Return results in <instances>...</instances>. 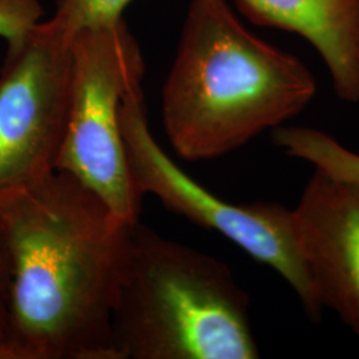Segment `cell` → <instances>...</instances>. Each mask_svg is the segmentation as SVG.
I'll return each mask as SVG.
<instances>
[{"label": "cell", "instance_id": "7c38bea8", "mask_svg": "<svg viewBox=\"0 0 359 359\" xmlns=\"http://www.w3.org/2000/svg\"><path fill=\"white\" fill-rule=\"evenodd\" d=\"M8 292H10V258L0 236V359H6Z\"/></svg>", "mask_w": 359, "mask_h": 359}, {"label": "cell", "instance_id": "30bf717a", "mask_svg": "<svg viewBox=\"0 0 359 359\" xmlns=\"http://www.w3.org/2000/svg\"><path fill=\"white\" fill-rule=\"evenodd\" d=\"M132 0H57L55 16L77 34L83 28L112 26L123 20Z\"/></svg>", "mask_w": 359, "mask_h": 359}, {"label": "cell", "instance_id": "277c9868", "mask_svg": "<svg viewBox=\"0 0 359 359\" xmlns=\"http://www.w3.org/2000/svg\"><path fill=\"white\" fill-rule=\"evenodd\" d=\"M72 102L57 170L96 193L116 217L139 221L142 194L129 168L120 105L142 84L145 65L127 23L77 31L72 41Z\"/></svg>", "mask_w": 359, "mask_h": 359}, {"label": "cell", "instance_id": "8992f818", "mask_svg": "<svg viewBox=\"0 0 359 359\" xmlns=\"http://www.w3.org/2000/svg\"><path fill=\"white\" fill-rule=\"evenodd\" d=\"M75 35L53 15L8 43L0 72V196L57 170L71 114Z\"/></svg>", "mask_w": 359, "mask_h": 359}, {"label": "cell", "instance_id": "7a4b0ae2", "mask_svg": "<svg viewBox=\"0 0 359 359\" xmlns=\"http://www.w3.org/2000/svg\"><path fill=\"white\" fill-rule=\"evenodd\" d=\"M317 83L299 57L252 34L226 0H192L163 90V123L181 158L204 161L299 115Z\"/></svg>", "mask_w": 359, "mask_h": 359}, {"label": "cell", "instance_id": "5b68a950", "mask_svg": "<svg viewBox=\"0 0 359 359\" xmlns=\"http://www.w3.org/2000/svg\"><path fill=\"white\" fill-rule=\"evenodd\" d=\"M120 127L129 168L142 196L154 194L172 212L217 231L276 270L290 285L309 318L321 320L323 306L299 248L293 209L266 201L231 204L189 177L154 140L142 84L126 93Z\"/></svg>", "mask_w": 359, "mask_h": 359}, {"label": "cell", "instance_id": "9c48e42d", "mask_svg": "<svg viewBox=\"0 0 359 359\" xmlns=\"http://www.w3.org/2000/svg\"><path fill=\"white\" fill-rule=\"evenodd\" d=\"M273 142L287 154L311 161L316 169L359 188V156L350 154L330 136L305 127L273 129Z\"/></svg>", "mask_w": 359, "mask_h": 359}, {"label": "cell", "instance_id": "ba28073f", "mask_svg": "<svg viewBox=\"0 0 359 359\" xmlns=\"http://www.w3.org/2000/svg\"><path fill=\"white\" fill-rule=\"evenodd\" d=\"M253 25L305 39L320 53L335 95L359 103V0H234Z\"/></svg>", "mask_w": 359, "mask_h": 359}, {"label": "cell", "instance_id": "52a82bcc", "mask_svg": "<svg viewBox=\"0 0 359 359\" xmlns=\"http://www.w3.org/2000/svg\"><path fill=\"white\" fill-rule=\"evenodd\" d=\"M293 213L322 306L359 337V188L316 169Z\"/></svg>", "mask_w": 359, "mask_h": 359}, {"label": "cell", "instance_id": "3957f363", "mask_svg": "<svg viewBox=\"0 0 359 359\" xmlns=\"http://www.w3.org/2000/svg\"><path fill=\"white\" fill-rule=\"evenodd\" d=\"M115 359H256L249 297L215 257L129 225L112 311Z\"/></svg>", "mask_w": 359, "mask_h": 359}, {"label": "cell", "instance_id": "8fae6325", "mask_svg": "<svg viewBox=\"0 0 359 359\" xmlns=\"http://www.w3.org/2000/svg\"><path fill=\"white\" fill-rule=\"evenodd\" d=\"M43 15L39 0H0V36L8 43L23 38Z\"/></svg>", "mask_w": 359, "mask_h": 359}, {"label": "cell", "instance_id": "6da1fadb", "mask_svg": "<svg viewBox=\"0 0 359 359\" xmlns=\"http://www.w3.org/2000/svg\"><path fill=\"white\" fill-rule=\"evenodd\" d=\"M128 226L63 170L0 196L10 258L6 359H115L111 325Z\"/></svg>", "mask_w": 359, "mask_h": 359}]
</instances>
